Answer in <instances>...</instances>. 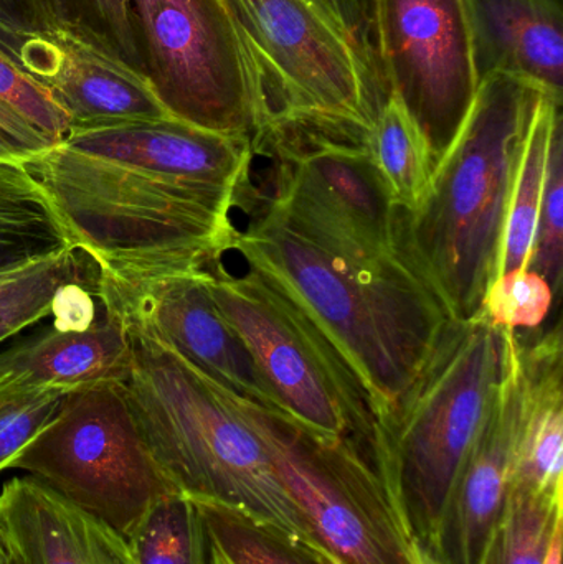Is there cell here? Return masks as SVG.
<instances>
[{
    "mask_svg": "<svg viewBox=\"0 0 563 564\" xmlns=\"http://www.w3.org/2000/svg\"><path fill=\"white\" fill-rule=\"evenodd\" d=\"M548 95L492 73L412 212L397 210V251L440 299L450 318L472 321L498 278L516 174L532 119Z\"/></svg>",
    "mask_w": 563,
    "mask_h": 564,
    "instance_id": "obj_1",
    "label": "cell"
},
{
    "mask_svg": "<svg viewBox=\"0 0 563 564\" xmlns=\"http://www.w3.org/2000/svg\"><path fill=\"white\" fill-rule=\"evenodd\" d=\"M231 250L320 325L366 384L379 433L452 321L432 289L400 254L376 263L333 257L268 210L237 231Z\"/></svg>",
    "mask_w": 563,
    "mask_h": 564,
    "instance_id": "obj_2",
    "label": "cell"
},
{
    "mask_svg": "<svg viewBox=\"0 0 563 564\" xmlns=\"http://www.w3.org/2000/svg\"><path fill=\"white\" fill-rule=\"evenodd\" d=\"M73 245L116 280L194 273L234 247L237 194L192 187L63 144L25 162Z\"/></svg>",
    "mask_w": 563,
    "mask_h": 564,
    "instance_id": "obj_3",
    "label": "cell"
},
{
    "mask_svg": "<svg viewBox=\"0 0 563 564\" xmlns=\"http://www.w3.org/2000/svg\"><path fill=\"white\" fill-rule=\"evenodd\" d=\"M124 322L131 344V370L124 381L129 403L172 486L197 502L240 510L320 549L235 394L148 328Z\"/></svg>",
    "mask_w": 563,
    "mask_h": 564,
    "instance_id": "obj_4",
    "label": "cell"
},
{
    "mask_svg": "<svg viewBox=\"0 0 563 564\" xmlns=\"http://www.w3.org/2000/svg\"><path fill=\"white\" fill-rule=\"evenodd\" d=\"M230 3L257 106L255 142L274 129L367 142L390 96L369 0Z\"/></svg>",
    "mask_w": 563,
    "mask_h": 564,
    "instance_id": "obj_5",
    "label": "cell"
},
{
    "mask_svg": "<svg viewBox=\"0 0 563 564\" xmlns=\"http://www.w3.org/2000/svg\"><path fill=\"white\" fill-rule=\"evenodd\" d=\"M509 328L450 321L380 424L377 473L413 542L429 546L453 480L505 378Z\"/></svg>",
    "mask_w": 563,
    "mask_h": 564,
    "instance_id": "obj_6",
    "label": "cell"
},
{
    "mask_svg": "<svg viewBox=\"0 0 563 564\" xmlns=\"http://www.w3.org/2000/svg\"><path fill=\"white\" fill-rule=\"evenodd\" d=\"M208 291L250 348L281 410L304 426L349 441L377 470L372 397L320 325L283 288L248 267L205 268ZM379 474V473H377Z\"/></svg>",
    "mask_w": 563,
    "mask_h": 564,
    "instance_id": "obj_7",
    "label": "cell"
},
{
    "mask_svg": "<svg viewBox=\"0 0 563 564\" xmlns=\"http://www.w3.org/2000/svg\"><path fill=\"white\" fill-rule=\"evenodd\" d=\"M9 470L40 480L126 540L155 502L178 492L142 436L124 381L69 390Z\"/></svg>",
    "mask_w": 563,
    "mask_h": 564,
    "instance_id": "obj_8",
    "label": "cell"
},
{
    "mask_svg": "<svg viewBox=\"0 0 563 564\" xmlns=\"http://www.w3.org/2000/svg\"><path fill=\"white\" fill-rule=\"evenodd\" d=\"M320 549L340 564H412L407 533L376 467L346 440L235 397Z\"/></svg>",
    "mask_w": 563,
    "mask_h": 564,
    "instance_id": "obj_9",
    "label": "cell"
},
{
    "mask_svg": "<svg viewBox=\"0 0 563 564\" xmlns=\"http://www.w3.org/2000/svg\"><path fill=\"white\" fill-rule=\"evenodd\" d=\"M144 75L178 121L255 142L258 115L230 0H129Z\"/></svg>",
    "mask_w": 563,
    "mask_h": 564,
    "instance_id": "obj_10",
    "label": "cell"
},
{
    "mask_svg": "<svg viewBox=\"0 0 563 564\" xmlns=\"http://www.w3.org/2000/svg\"><path fill=\"white\" fill-rule=\"evenodd\" d=\"M390 95L422 132L433 172L462 131L479 79L463 0H369Z\"/></svg>",
    "mask_w": 563,
    "mask_h": 564,
    "instance_id": "obj_11",
    "label": "cell"
},
{
    "mask_svg": "<svg viewBox=\"0 0 563 564\" xmlns=\"http://www.w3.org/2000/svg\"><path fill=\"white\" fill-rule=\"evenodd\" d=\"M99 295L228 393L283 413L250 348L212 299L205 270L132 280L102 274Z\"/></svg>",
    "mask_w": 563,
    "mask_h": 564,
    "instance_id": "obj_12",
    "label": "cell"
},
{
    "mask_svg": "<svg viewBox=\"0 0 563 564\" xmlns=\"http://www.w3.org/2000/svg\"><path fill=\"white\" fill-rule=\"evenodd\" d=\"M0 48L48 89L68 116L69 131L174 118L141 69L85 36L2 29Z\"/></svg>",
    "mask_w": 563,
    "mask_h": 564,
    "instance_id": "obj_13",
    "label": "cell"
},
{
    "mask_svg": "<svg viewBox=\"0 0 563 564\" xmlns=\"http://www.w3.org/2000/svg\"><path fill=\"white\" fill-rule=\"evenodd\" d=\"M526 410L518 335L509 332L505 378L446 497L426 549L440 564H478L505 512Z\"/></svg>",
    "mask_w": 563,
    "mask_h": 564,
    "instance_id": "obj_14",
    "label": "cell"
},
{
    "mask_svg": "<svg viewBox=\"0 0 563 564\" xmlns=\"http://www.w3.org/2000/svg\"><path fill=\"white\" fill-rule=\"evenodd\" d=\"M62 144L169 181L231 194L243 187L255 155L250 139L174 118L72 129Z\"/></svg>",
    "mask_w": 563,
    "mask_h": 564,
    "instance_id": "obj_15",
    "label": "cell"
},
{
    "mask_svg": "<svg viewBox=\"0 0 563 564\" xmlns=\"http://www.w3.org/2000/svg\"><path fill=\"white\" fill-rule=\"evenodd\" d=\"M0 535L15 564H136L121 533L30 476L3 484Z\"/></svg>",
    "mask_w": 563,
    "mask_h": 564,
    "instance_id": "obj_16",
    "label": "cell"
},
{
    "mask_svg": "<svg viewBox=\"0 0 563 564\" xmlns=\"http://www.w3.org/2000/svg\"><path fill=\"white\" fill-rule=\"evenodd\" d=\"M476 73L516 76L563 101L562 0H463Z\"/></svg>",
    "mask_w": 563,
    "mask_h": 564,
    "instance_id": "obj_17",
    "label": "cell"
},
{
    "mask_svg": "<svg viewBox=\"0 0 563 564\" xmlns=\"http://www.w3.org/2000/svg\"><path fill=\"white\" fill-rule=\"evenodd\" d=\"M129 370L128 327L102 299L91 327L73 330L50 325L0 350V381L13 383L69 391L99 381H126Z\"/></svg>",
    "mask_w": 563,
    "mask_h": 564,
    "instance_id": "obj_18",
    "label": "cell"
},
{
    "mask_svg": "<svg viewBox=\"0 0 563 564\" xmlns=\"http://www.w3.org/2000/svg\"><path fill=\"white\" fill-rule=\"evenodd\" d=\"M76 248L32 172L0 162V273Z\"/></svg>",
    "mask_w": 563,
    "mask_h": 564,
    "instance_id": "obj_19",
    "label": "cell"
},
{
    "mask_svg": "<svg viewBox=\"0 0 563 564\" xmlns=\"http://www.w3.org/2000/svg\"><path fill=\"white\" fill-rule=\"evenodd\" d=\"M101 268L79 248L0 273V344L52 315L69 285L101 292Z\"/></svg>",
    "mask_w": 563,
    "mask_h": 564,
    "instance_id": "obj_20",
    "label": "cell"
},
{
    "mask_svg": "<svg viewBox=\"0 0 563 564\" xmlns=\"http://www.w3.org/2000/svg\"><path fill=\"white\" fill-rule=\"evenodd\" d=\"M562 102L552 96H544L532 119L509 202L498 276L516 270H528L531 261L552 138L563 122Z\"/></svg>",
    "mask_w": 563,
    "mask_h": 564,
    "instance_id": "obj_21",
    "label": "cell"
},
{
    "mask_svg": "<svg viewBox=\"0 0 563 564\" xmlns=\"http://www.w3.org/2000/svg\"><path fill=\"white\" fill-rule=\"evenodd\" d=\"M366 144L396 207L412 212L432 181V159L422 132L397 96L390 95L380 109Z\"/></svg>",
    "mask_w": 563,
    "mask_h": 564,
    "instance_id": "obj_22",
    "label": "cell"
},
{
    "mask_svg": "<svg viewBox=\"0 0 563 564\" xmlns=\"http://www.w3.org/2000/svg\"><path fill=\"white\" fill-rule=\"evenodd\" d=\"M136 564H215L201 507L182 492L162 497L128 539Z\"/></svg>",
    "mask_w": 563,
    "mask_h": 564,
    "instance_id": "obj_23",
    "label": "cell"
},
{
    "mask_svg": "<svg viewBox=\"0 0 563 564\" xmlns=\"http://www.w3.org/2000/svg\"><path fill=\"white\" fill-rule=\"evenodd\" d=\"M197 503L215 550L225 564H340L316 546L300 542L240 510L221 503Z\"/></svg>",
    "mask_w": 563,
    "mask_h": 564,
    "instance_id": "obj_24",
    "label": "cell"
},
{
    "mask_svg": "<svg viewBox=\"0 0 563 564\" xmlns=\"http://www.w3.org/2000/svg\"><path fill=\"white\" fill-rule=\"evenodd\" d=\"M25 6L33 32L76 33L144 73L129 0H25Z\"/></svg>",
    "mask_w": 563,
    "mask_h": 564,
    "instance_id": "obj_25",
    "label": "cell"
},
{
    "mask_svg": "<svg viewBox=\"0 0 563 564\" xmlns=\"http://www.w3.org/2000/svg\"><path fill=\"white\" fill-rule=\"evenodd\" d=\"M563 516V489L555 494L509 490L478 564H542L555 522Z\"/></svg>",
    "mask_w": 563,
    "mask_h": 564,
    "instance_id": "obj_26",
    "label": "cell"
},
{
    "mask_svg": "<svg viewBox=\"0 0 563 564\" xmlns=\"http://www.w3.org/2000/svg\"><path fill=\"white\" fill-rule=\"evenodd\" d=\"M66 393L62 388L0 381V474L52 421Z\"/></svg>",
    "mask_w": 563,
    "mask_h": 564,
    "instance_id": "obj_27",
    "label": "cell"
},
{
    "mask_svg": "<svg viewBox=\"0 0 563 564\" xmlns=\"http://www.w3.org/2000/svg\"><path fill=\"white\" fill-rule=\"evenodd\" d=\"M559 299L549 282L531 270L496 278L483 299L481 314L496 327L539 330Z\"/></svg>",
    "mask_w": 563,
    "mask_h": 564,
    "instance_id": "obj_28",
    "label": "cell"
},
{
    "mask_svg": "<svg viewBox=\"0 0 563 564\" xmlns=\"http://www.w3.org/2000/svg\"><path fill=\"white\" fill-rule=\"evenodd\" d=\"M528 270L541 274L561 301L563 270V122L555 129Z\"/></svg>",
    "mask_w": 563,
    "mask_h": 564,
    "instance_id": "obj_29",
    "label": "cell"
},
{
    "mask_svg": "<svg viewBox=\"0 0 563 564\" xmlns=\"http://www.w3.org/2000/svg\"><path fill=\"white\" fill-rule=\"evenodd\" d=\"M0 106L29 122L50 142L62 144L69 131L68 116L56 105L45 86L26 75L0 48Z\"/></svg>",
    "mask_w": 563,
    "mask_h": 564,
    "instance_id": "obj_30",
    "label": "cell"
},
{
    "mask_svg": "<svg viewBox=\"0 0 563 564\" xmlns=\"http://www.w3.org/2000/svg\"><path fill=\"white\" fill-rule=\"evenodd\" d=\"M52 148H55V144L45 135L0 106V162L25 164Z\"/></svg>",
    "mask_w": 563,
    "mask_h": 564,
    "instance_id": "obj_31",
    "label": "cell"
},
{
    "mask_svg": "<svg viewBox=\"0 0 563 564\" xmlns=\"http://www.w3.org/2000/svg\"><path fill=\"white\" fill-rule=\"evenodd\" d=\"M0 25L10 30H32L25 0H0Z\"/></svg>",
    "mask_w": 563,
    "mask_h": 564,
    "instance_id": "obj_32",
    "label": "cell"
},
{
    "mask_svg": "<svg viewBox=\"0 0 563 564\" xmlns=\"http://www.w3.org/2000/svg\"><path fill=\"white\" fill-rule=\"evenodd\" d=\"M562 546H563V516L559 517L555 522L554 532H552L551 543H549L548 552H545L544 562L542 564H562Z\"/></svg>",
    "mask_w": 563,
    "mask_h": 564,
    "instance_id": "obj_33",
    "label": "cell"
},
{
    "mask_svg": "<svg viewBox=\"0 0 563 564\" xmlns=\"http://www.w3.org/2000/svg\"><path fill=\"white\" fill-rule=\"evenodd\" d=\"M410 558H412V564H440L436 562L435 556L432 555V552L419 542H412Z\"/></svg>",
    "mask_w": 563,
    "mask_h": 564,
    "instance_id": "obj_34",
    "label": "cell"
},
{
    "mask_svg": "<svg viewBox=\"0 0 563 564\" xmlns=\"http://www.w3.org/2000/svg\"><path fill=\"white\" fill-rule=\"evenodd\" d=\"M0 564H15L13 563L12 556H10L9 549H7L2 535H0Z\"/></svg>",
    "mask_w": 563,
    "mask_h": 564,
    "instance_id": "obj_35",
    "label": "cell"
},
{
    "mask_svg": "<svg viewBox=\"0 0 563 564\" xmlns=\"http://www.w3.org/2000/svg\"><path fill=\"white\" fill-rule=\"evenodd\" d=\"M215 564H225L224 560L218 555L217 550H215Z\"/></svg>",
    "mask_w": 563,
    "mask_h": 564,
    "instance_id": "obj_36",
    "label": "cell"
},
{
    "mask_svg": "<svg viewBox=\"0 0 563 564\" xmlns=\"http://www.w3.org/2000/svg\"><path fill=\"white\" fill-rule=\"evenodd\" d=\"M13 563H15V562H13Z\"/></svg>",
    "mask_w": 563,
    "mask_h": 564,
    "instance_id": "obj_37",
    "label": "cell"
}]
</instances>
